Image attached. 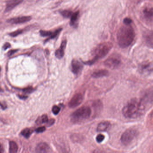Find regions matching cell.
Returning a JSON list of instances; mask_svg holds the SVG:
<instances>
[{
  "instance_id": "52a82bcc",
  "label": "cell",
  "mask_w": 153,
  "mask_h": 153,
  "mask_svg": "<svg viewBox=\"0 0 153 153\" xmlns=\"http://www.w3.org/2000/svg\"><path fill=\"white\" fill-rule=\"evenodd\" d=\"M120 64V60L115 57H109L104 62V65L106 67L112 70L117 69Z\"/></svg>"
},
{
  "instance_id": "d590c367",
  "label": "cell",
  "mask_w": 153,
  "mask_h": 153,
  "mask_svg": "<svg viewBox=\"0 0 153 153\" xmlns=\"http://www.w3.org/2000/svg\"><path fill=\"white\" fill-rule=\"evenodd\" d=\"M0 71H1V67H0Z\"/></svg>"
},
{
  "instance_id": "e0dca14e",
  "label": "cell",
  "mask_w": 153,
  "mask_h": 153,
  "mask_svg": "<svg viewBox=\"0 0 153 153\" xmlns=\"http://www.w3.org/2000/svg\"><path fill=\"white\" fill-rule=\"evenodd\" d=\"M79 14L80 12L79 11H76L75 13H73L71 16V20H70V25L71 26H74L75 24L78 19Z\"/></svg>"
},
{
  "instance_id": "30bf717a",
  "label": "cell",
  "mask_w": 153,
  "mask_h": 153,
  "mask_svg": "<svg viewBox=\"0 0 153 153\" xmlns=\"http://www.w3.org/2000/svg\"><path fill=\"white\" fill-rule=\"evenodd\" d=\"M24 0H8L6 1L5 12H9L20 4Z\"/></svg>"
},
{
  "instance_id": "1f68e13d",
  "label": "cell",
  "mask_w": 153,
  "mask_h": 153,
  "mask_svg": "<svg viewBox=\"0 0 153 153\" xmlns=\"http://www.w3.org/2000/svg\"><path fill=\"white\" fill-rule=\"evenodd\" d=\"M92 153H105L103 150H101L97 149L94 150Z\"/></svg>"
},
{
  "instance_id": "7c38bea8",
  "label": "cell",
  "mask_w": 153,
  "mask_h": 153,
  "mask_svg": "<svg viewBox=\"0 0 153 153\" xmlns=\"http://www.w3.org/2000/svg\"><path fill=\"white\" fill-rule=\"evenodd\" d=\"M67 45V41L63 40L61 43L60 47L59 49H57L55 52V56L58 59H61L63 57L64 55V50Z\"/></svg>"
},
{
  "instance_id": "2e32d148",
  "label": "cell",
  "mask_w": 153,
  "mask_h": 153,
  "mask_svg": "<svg viewBox=\"0 0 153 153\" xmlns=\"http://www.w3.org/2000/svg\"><path fill=\"white\" fill-rule=\"evenodd\" d=\"M18 146L15 141H10L9 143V152L10 153H17L18 152Z\"/></svg>"
},
{
  "instance_id": "4fadbf2b",
  "label": "cell",
  "mask_w": 153,
  "mask_h": 153,
  "mask_svg": "<svg viewBox=\"0 0 153 153\" xmlns=\"http://www.w3.org/2000/svg\"><path fill=\"white\" fill-rule=\"evenodd\" d=\"M111 126V123L109 122H102L98 124L97 130L98 132L106 131L110 129Z\"/></svg>"
},
{
  "instance_id": "e575fe53",
  "label": "cell",
  "mask_w": 153,
  "mask_h": 153,
  "mask_svg": "<svg viewBox=\"0 0 153 153\" xmlns=\"http://www.w3.org/2000/svg\"><path fill=\"white\" fill-rule=\"evenodd\" d=\"M19 97L20 98L23 99H26L28 98V97H27V96H19Z\"/></svg>"
},
{
  "instance_id": "f1b7e54d",
  "label": "cell",
  "mask_w": 153,
  "mask_h": 153,
  "mask_svg": "<svg viewBox=\"0 0 153 153\" xmlns=\"http://www.w3.org/2000/svg\"><path fill=\"white\" fill-rule=\"evenodd\" d=\"M54 122H55V120L54 119H50L49 120H48V121H47V124H46V125H47V126H50L52 125H53L54 124Z\"/></svg>"
},
{
  "instance_id": "83f0119b",
  "label": "cell",
  "mask_w": 153,
  "mask_h": 153,
  "mask_svg": "<svg viewBox=\"0 0 153 153\" xmlns=\"http://www.w3.org/2000/svg\"><path fill=\"white\" fill-rule=\"evenodd\" d=\"M132 23V20L129 18H126L124 19V25H131Z\"/></svg>"
},
{
  "instance_id": "44dd1931",
  "label": "cell",
  "mask_w": 153,
  "mask_h": 153,
  "mask_svg": "<svg viewBox=\"0 0 153 153\" xmlns=\"http://www.w3.org/2000/svg\"><path fill=\"white\" fill-rule=\"evenodd\" d=\"M52 32L50 31H47V30H41L40 31V33L41 37H50L52 34Z\"/></svg>"
},
{
  "instance_id": "8992f818",
  "label": "cell",
  "mask_w": 153,
  "mask_h": 153,
  "mask_svg": "<svg viewBox=\"0 0 153 153\" xmlns=\"http://www.w3.org/2000/svg\"><path fill=\"white\" fill-rule=\"evenodd\" d=\"M83 97L81 93L74 94L68 103V106L71 108H76L79 106L83 101Z\"/></svg>"
},
{
  "instance_id": "f546056e",
  "label": "cell",
  "mask_w": 153,
  "mask_h": 153,
  "mask_svg": "<svg viewBox=\"0 0 153 153\" xmlns=\"http://www.w3.org/2000/svg\"><path fill=\"white\" fill-rule=\"evenodd\" d=\"M11 47V44H10L9 43H6L3 45V48L4 50H6L8 48H10Z\"/></svg>"
},
{
  "instance_id": "603a6c76",
  "label": "cell",
  "mask_w": 153,
  "mask_h": 153,
  "mask_svg": "<svg viewBox=\"0 0 153 153\" xmlns=\"http://www.w3.org/2000/svg\"><path fill=\"white\" fill-rule=\"evenodd\" d=\"M60 111V108L58 106H54L52 108V112H53L54 115H57V114L59 113V112Z\"/></svg>"
},
{
  "instance_id": "277c9868",
  "label": "cell",
  "mask_w": 153,
  "mask_h": 153,
  "mask_svg": "<svg viewBox=\"0 0 153 153\" xmlns=\"http://www.w3.org/2000/svg\"><path fill=\"white\" fill-rule=\"evenodd\" d=\"M92 110L88 106H84L76 110L71 116V121L75 124L81 123L90 116Z\"/></svg>"
},
{
  "instance_id": "3957f363",
  "label": "cell",
  "mask_w": 153,
  "mask_h": 153,
  "mask_svg": "<svg viewBox=\"0 0 153 153\" xmlns=\"http://www.w3.org/2000/svg\"><path fill=\"white\" fill-rule=\"evenodd\" d=\"M113 46V43L110 42L100 43L93 50L92 52L93 57L92 59L86 61L84 64L87 65H92L94 64L97 60L106 56L112 49Z\"/></svg>"
},
{
  "instance_id": "ffe728a7",
  "label": "cell",
  "mask_w": 153,
  "mask_h": 153,
  "mask_svg": "<svg viewBox=\"0 0 153 153\" xmlns=\"http://www.w3.org/2000/svg\"><path fill=\"white\" fill-rule=\"evenodd\" d=\"M62 29L60 28L58 29L57 30H55V32H54L52 33V34L50 35L48 39H47L46 40H45V42H46L48 41L49 40H50L51 39H53L54 38L56 37H57L58 34L60 32L61 30H62Z\"/></svg>"
},
{
  "instance_id": "8fae6325",
  "label": "cell",
  "mask_w": 153,
  "mask_h": 153,
  "mask_svg": "<svg viewBox=\"0 0 153 153\" xmlns=\"http://www.w3.org/2000/svg\"><path fill=\"white\" fill-rule=\"evenodd\" d=\"M50 150V147L45 142H40L35 148L36 153H48Z\"/></svg>"
},
{
  "instance_id": "7402d4cb",
  "label": "cell",
  "mask_w": 153,
  "mask_h": 153,
  "mask_svg": "<svg viewBox=\"0 0 153 153\" xmlns=\"http://www.w3.org/2000/svg\"><path fill=\"white\" fill-rule=\"evenodd\" d=\"M23 31H24L23 30H16L15 32H12L9 34V35L10 37H17L18 35L21 34L23 32Z\"/></svg>"
},
{
  "instance_id": "484cf974",
  "label": "cell",
  "mask_w": 153,
  "mask_h": 153,
  "mask_svg": "<svg viewBox=\"0 0 153 153\" xmlns=\"http://www.w3.org/2000/svg\"><path fill=\"white\" fill-rule=\"evenodd\" d=\"M33 90V89L32 87H29V88H26L23 89V91L25 93L29 94L32 92Z\"/></svg>"
},
{
  "instance_id": "4316f807",
  "label": "cell",
  "mask_w": 153,
  "mask_h": 153,
  "mask_svg": "<svg viewBox=\"0 0 153 153\" xmlns=\"http://www.w3.org/2000/svg\"><path fill=\"white\" fill-rule=\"evenodd\" d=\"M45 126L40 127L38 128V129H36L35 130V131L37 133H41V132H44L45 130Z\"/></svg>"
},
{
  "instance_id": "d6a6232c",
  "label": "cell",
  "mask_w": 153,
  "mask_h": 153,
  "mask_svg": "<svg viewBox=\"0 0 153 153\" xmlns=\"http://www.w3.org/2000/svg\"><path fill=\"white\" fill-rule=\"evenodd\" d=\"M0 106L1 107V108L3 109H5L7 108V106H6V105L3 104V103H1V102H0Z\"/></svg>"
},
{
  "instance_id": "5bb4252c",
  "label": "cell",
  "mask_w": 153,
  "mask_h": 153,
  "mask_svg": "<svg viewBox=\"0 0 153 153\" xmlns=\"http://www.w3.org/2000/svg\"><path fill=\"white\" fill-rule=\"evenodd\" d=\"M109 74V72L107 70H99L93 72L92 76L94 78H99L106 76Z\"/></svg>"
},
{
  "instance_id": "9c48e42d",
  "label": "cell",
  "mask_w": 153,
  "mask_h": 153,
  "mask_svg": "<svg viewBox=\"0 0 153 153\" xmlns=\"http://www.w3.org/2000/svg\"><path fill=\"white\" fill-rule=\"evenodd\" d=\"M83 68V65L81 62L77 59H73L71 64V69L72 73L75 74H78L81 73Z\"/></svg>"
},
{
  "instance_id": "cb8c5ba5",
  "label": "cell",
  "mask_w": 153,
  "mask_h": 153,
  "mask_svg": "<svg viewBox=\"0 0 153 153\" xmlns=\"http://www.w3.org/2000/svg\"><path fill=\"white\" fill-rule=\"evenodd\" d=\"M105 139V136L102 134H99L97 135L96 137V141L98 143H101Z\"/></svg>"
},
{
  "instance_id": "d4e9b609",
  "label": "cell",
  "mask_w": 153,
  "mask_h": 153,
  "mask_svg": "<svg viewBox=\"0 0 153 153\" xmlns=\"http://www.w3.org/2000/svg\"><path fill=\"white\" fill-rule=\"evenodd\" d=\"M40 120L41 121V123H46L48 121V116L47 115L45 114V115H42V116L40 118Z\"/></svg>"
},
{
  "instance_id": "d6986e66",
  "label": "cell",
  "mask_w": 153,
  "mask_h": 153,
  "mask_svg": "<svg viewBox=\"0 0 153 153\" xmlns=\"http://www.w3.org/2000/svg\"><path fill=\"white\" fill-rule=\"evenodd\" d=\"M31 132H31V130L30 129L27 128V129H24V130H22V131L21 132V134L25 137L28 139V138L29 137L31 134Z\"/></svg>"
},
{
  "instance_id": "7a4b0ae2",
  "label": "cell",
  "mask_w": 153,
  "mask_h": 153,
  "mask_svg": "<svg viewBox=\"0 0 153 153\" xmlns=\"http://www.w3.org/2000/svg\"><path fill=\"white\" fill-rule=\"evenodd\" d=\"M135 38V32L131 25H124L121 27L117 34V39L120 47L126 48L133 43Z\"/></svg>"
},
{
  "instance_id": "ba28073f",
  "label": "cell",
  "mask_w": 153,
  "mask_h": 153,
  "mask_svg": "<svg viewBox=\"0 0 153 153\" xmlns=\"http://www.w3.org/2000/svg\"><path fill=\"white\" fill-rule=\"evenodd\" d=\"M32 18L31 16H21V17H16V18H12L7 20V22L11 24H18L24 23H27L29 22L31 19Z\"/></svg>"
},
{
  "instance_id": "9a60e30c",
  "label": "cell",
  "mask_w": 153,
  "mask_h": 153,
  "mask_svg": "<svg viewBox=\"0 0 153 153\" xmlns=\"http://www.w3.org/2000/svg\"><path fill=\"white\" fill-rule=\"evenodd\" d=\"M153 9L151 8H146L144 10V14L145 17L147 19L150 21H152L153 19Z\"/></svg>"
},
{
  "instance_id": "4dcf8cb0",
  "label": "cell",
  "mask_w": 153,
  "mask_h": 153,
  "mask_svg": "<svg viewBox=\"0 0 153 153\" xmlns=\"http://www.w3.org/2000/svg\"><path fill=\"white\" fill-rule=\"evenodd\" d=\"M18 51V50L17 49H14V50H10L9 51V52L7 53V55H8V56H11L12 55L14 54V53H15V52H17V51Z\"/></svg>"
},
{
  "instance_id": "ac0fdd59",
  "label": "cell",
  "mask_w": 153,
  "mask_h": 153,
  "mask_svg": "<svg viewBox=\"0 0 153 153\" xmlns=\"http://www.w3.org/2000/svg\"><path fill=\"white\" fill-rule=\"evenodd\" d=\"M60 13L63 17L66 18H71L73 14L72 11L68 10H63L60 11Z\"/></svg>"
},
{
  "instance_id": "836d02e7",
  "label": "cell",
  "mask_w": 153,
  "mask_h": 153,
  "mask_svg": "<svg viewBox=\"0 0 153 153\" xmlns=\"http://www.w3.org/2000/svg\"><path fill=\"white\" fill-rule=\"evenodd\" d=\"M4 152V149L3 146L1 143H0V153H3Z\"/></svg>"
},
{
  "instance_id": "5b68a950",
  "label": "cell",
  "mask_w": 153,
  "mask_h": 153,
  "mask_svg": "<svg viewBox=\"0 0 153 153\" xmlns=\"http://www.w3.org/2000/svg\"><path fill=\"white\" fill-rule=\"evenodd\" d=\"M137 135V131L134 129H129L126 130L122 134L120 140L122 143L128 145L134 139Z\"/></svg>"
},
{
  "instance_id": "6da1fadb",
  "label": "cell",
  "mask_w": 153,
  "mask_h": 153,
  "mask_svg": "<svg viewBox=\"0 0 153 153\" xmlns=\"http://www.w3.org/2000/svg\"><path fill=\"white\" fill-rule=\"evenodd\" d=\"M145 106L142 101L136 98L131 99L122 109L124 116L129 119H135L142 115Z\"/></svg>"
}]
</instances>
